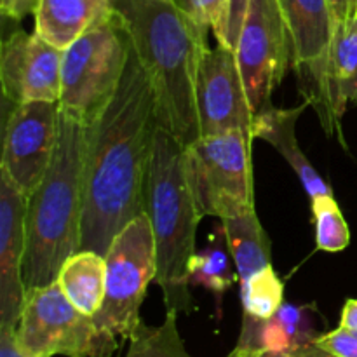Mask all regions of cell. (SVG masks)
<instances>
[{"mask_svg": "<svg viewBox=\"0 0 357 357\" xmlns=\"http://www.w3.org/2000/svg\"><path fill=\"white\" fill-rule=\"evenodd\" d=\"M157 128L155 93L131 44L117 93L87 126L80 250L105 257L117 234L145 213Z\"/></svg>", "mask_w": 357, "mask_h": 357, "instance_id": "obj_1", "label": "cell"}, {"mask_svg": "<svg viewBox=\"0 0 357 357\" xmlns=\"http://www.w3.org/2000/svg\"><path fill=\"white\" fill-rule=\"evenodd\" d=\"M135 52L149 73L157 119L185 146L201 138L195 84L208 31L173 0H112Z\"/></svg>", "mask_w": 357, "mask_h": 357, "instance_id": "obj_2", "label": "cell"}, {"mask_svg": "<svg viewBox=\"0 0 357 357\" xmlns=\"http://www.w3.org/2000/svg\"><path fill=\"white\" fill-rule=\"evenodd\" d=\"M87 126L61 110L59 138L51 166L28 197L24 288H44L80 250L84 216V157Z\"/></svg>", "mask_w": 357, "mask_h": 357, "instance_id": "obj_3", "label": "cell"}, {"mask_svg": "<svg viewBox=\"0 0 357 357\" xmlns=\"http://www.w3.org/2000/svg\"><path fill=\"white\" fill-rule=\"evenodd\" d=\"M145 213L155 244V284L162 289L166 309L194 312L188 265L194 258L197 227L204 216L199 209L188 169L187 146L167 129L157 128L146 181Z\"/></svg>", "mask_w": 357, "mask_h": 357, "instance_id": "obj_4", "label": "cell"}, {"mask_svg": "<svg viewBox=\"0 0 357 357\" xmlns=\"http://www.w3.org/2000/svg\"><path fill=\"white\" fill-rule=\"evenodd\" d=\"M131 38L112 13L63 49L59 107L89 126L103 114L121 86Z\"/></svg>", "mask_w": 357, "mask_h": 357, "instance_id": "obj_5", "label": "cell"}, {"mask_svg": "<svg viewBox=\"0 0 357 357\" xmlns=\"http://www.w3.org/2000/svg\"><path fill=\"white\" fill-rule=\"evenodd\" d=\"M16 335L30 357H110L117 351V337L80 312L58 282L26 289Z\"/></svg>", "mask_w": 357, "mask_h": 357, "instance_id": "obj_6", "label": "cell"}, {"mask_svg": "<svg viewBox=\"0 0 357 357\" xmlns=\"http://www.w3.org/2000/svg\"><path fill=\"white\" fill-rule=\"evenodd\" d=\"M105 260V298L94 321L107 333L129 340L142 323L139 309L146 288L157 275L155 244L146 213L117 234Z\"/></svg>", "mask_w": 357, "mask_h": 357, "instance_id": "obj_7", "label": "cell"}, {"mask_svg": "<svg viewBox=\"0 0 357 357\" xmlns=\"http://www.w3.org/2000/svg\"><path fill=\"white\" fill-rule=\"evenodd\" d=\"M253 138L243 131L201 136L187 146L192 187L202 216L222 220L255 206Z\"/></svg>", "mask_w": 357, "mask_h": 357, "instance_id": "obj_8", "label": "cell"}, {"mask_svg": "<svg viewBox=\"0 0 357 357\" xmlns=\"http://www.w3.org/2000/svg\"><path fill=\"white\" fill-rule=\"evenodd\" d=\"M293 44V70L303 101L316 110L328 136H340L330 103V51L335 33L331 0H279Z\"/></svg>", "mask_w": 357, "mask_h": 357, "instance_id": "obj_9", "label": "cell"}, {"mask_svg": "<svg viewBox=\"0 0 357 357\" xmlns=\"http://www.w3.org/2000/svg\"><path fill=\"white\" fill-rule=\"evenodd\" d=\"M236 58L251 110L271 108L272 94L293 65L291 35L279 0H251Z\"/></svg>", "mask_w": 357, "mask_h": 357, "instance_id": "obj_10", "label": "cell"}, {"mask_svg": "<svg viewBox=\"0 0 357 357\" xmlns=\"http://www.w3.org/2000/svg\"><path fill=\"white\" fill-rule=\"evenodd\" d=\"M59 101L14 105L3 129L0 174L30 197L44 180L59 138Z\"/></svg>", "mask_w": 357, "mask_h": 357, "instance_id": "obj_11", "label": "cell"}, {"mask_svg": "<svg viewBox=\"0 0 357 357\" xmlns=\"http://www.w3.org/2000/svg\"><path fill=\"white\" fill-rule=\"evenodd\" d=\"M201 136L243 131L253 138L255 112L248 101L236 51L216 42L201 58L195 84ZM255 139V138H253Z\"/></svg>", "mask_w": 357, "mask_h": 357, "instance_id": "obj_12", "label": "cell"}, {"mask_svg": "<svg viewBox=\"0 0 357 357\" xmlns=\"http://www.w3.org/2000/svg\"><path fill=\"white\" fill-rule=\"evenodd\" d=\"M63 49L37 31H13L2 42L0 80L6 100L13 105L28 101H59Z\"/></svg>", "mask_w": 357, "mask_h": 357, "instance_id": "obj_13", "label": "cell"}, {"mask_svg": "<svg viewBox=\"0 0 357 357\" xmlns=\"http://www.w3.org/2000/svg\"><path fill=\"white\" fill-rule=\"evenodd\" d=\"M28 197L0 174V326H14L24 303Z\"/></svg>", "mask_w": 357, "mask_h": 357, "instance_id": "obj_14", "label": "cell"}, {"mask_svg": "<svg viewBox=\"0 0 357 357\" xmlns=\"http://www.w3.org/2000/svg\"><path fill=\"white\" fill-rule=\"evenodd\" d=\"M312 312L314 307L310 305L284 302L267 321L244 317L237 345L255 349L261 354H282L314 344L321 333L316 330Z\"/></svg>", "mask_w": 357, "mask_h": 357, "instance_id": "obj_15", "label": "cell"}, {"mask_svg": "<svg viewBox=\"0 0 357 357\" xmlns=\"http://www.w3.org/2000/svg\"><path fill=\"white\" fill-rule=\"evenodd\" d=\"M307 107H310V105L303 101L302 105L295 108L271 107L267 110L258 112L253 122V138L264 139L268 145L274 146L275 152L295 171L309 197L316 199L319 195L331 194V190L324 183L321 174L314 169L310 160L300 149L298 139H296V121L305 112Z\"/></svg>", "mask_w": 357, "mask_h": 357, "instance_id": "obj_16", "label": "cell"}, {"mask_svg": "<svg viewBox=\"0 0 357 357\" xmlns=\"http://www.w3.org/2000/svg\"><path fill=\"white\" fill-rule=\"evenodd\" d=\"M112 13V0H42L35 14V31L59 49Z\"/></svg>", "mask_w": 357, "mask_h": 357, "instance_id": "obj_17", "label": "cell"}, {"mask_svg": "<svg viewBox=\"0 0 357 357\" xmlns=\"http://www.w3.org/2000/svg\"><path fill=\"white\" fill-rule=\"evenodd\" d=\"M328 79L331 110L340 124L349 103H357V6L335 23Z\"/></svg>", "mask_w": 357, "mask_h": 357, "instance_id": "obj_18", "label": "cell"}, {"mask_svg": "<svg viewBox=\"0 0 357 357\" xmlns=\"http://www.w3.org/2000/svg\"><path fill=\"white\" fill-rule=\"evenodd\" d=\"M222 223L239 282L272 265L271 239L258 220L255 206L237 209L222 218Z\"/></svg>", "mask_w": 357, "mask_h": 357, "instance_id": "obj_19", "label": "cell"}, {"mask_svg": "<svg viewBox=\"0 0 357 357\" xmlns=\"http://www.w3.org/2000/svg\"><path fill=\"white\" fill-rule=\"evenodd\" d=\"M56 282L80 312L94 317L103 305L107 260L96 251L79 250L61 265Z\"/></svg>", "mask_w": 357, "mask_h": 357, "instance_id": "obj_20", "label": "cell"}, {"mask_svg": "<svg viewBox=\"0 0 357 357\" xmlns=\"http://www.w3.org/2000/svg\"><path fill=\"white\" fill-rule=\"evenodd\" d=\"M126 357H192L178 331V312L166 309V319L159 326L142 321L132 337Z\"/></svg>", "mask_w": 357, "mask_h": 357, "instance_id": "obj_21", "label": "cell"}, {"mask_svg": "<svg viewBox=\"0 0 357 357\" xmlns=\"http://www.w3.org/2000/svg\"><path fill=\"white\" fill-rule=\"evenodd\" d=\"M239 284L244 317L248 319H271L284 303V284L272 265L261 268Z\"/></svg>", "mask_w": 357, "mask_h": 357, "instance_id": "obj_22", "label": "cell"}, {"mask_svg": "<svg viewBox=\"0 0 357 357\" xmlns=\"http://www.w3.org/2000/svg\"><path fill=\"white\" fill-rule=\"evenodd\" d=\"M236 281L230 257L218 246H208L197 251L188 265L190 286H201L222 298Z\"/></svg>", "mask_w": 357, "mask_h": 357, "instance_id": "obj_23", "label": "cell"}, {"mask_svg": "<svg viewBox=\"0 0 357 357\" xmlns=\"http://www.w3.org/2000/svg\"><path fill=\"white\" fill-rule=\"evenodd\" d=\"M317 250L340 253L351 244V230L331 194L310 199Z\"/></svg>", "mask_w": 357, "mask_h": 357, "instance_id": "obj_24", "label": "cell"}, {"mask_svg": "<svg viewBox=\"0 0 357 357\" xmlns=\"http://www.w3.org/2000/svg\"><path fill=\"white\" fill-rule=\"evenodd\" d=\"M202 30L213 31L216 42L223 44L229 0H173Z\"/></svg>", "mask_w": 357, "mask_h": 357, "instance_id": "obj_25", "label": "cell"}, {"mask_svg": "<svg viewBox=\"0 0 357 357\" xmlns=\"http://www.w3.org/2000/svg\"><path fill=\"white\" fill-rule=\"evenodd\" d=\"M317 347L337 357H357V331L338 326L337 330L321 333L314 342Z\"/></svg>", "mask_w": 357, "mask_h": 357, "instance_id": "obj_26", "label": "cell"}, {"mask_svg": "<svg viewBox=\"0 0 357 357\" xmlns=\"http://www.w3.org/2000/svg\"><path fill=\"white\" fill-rule=\"evenodd\" d=\"M251 0H229V13H227L225 35H223V45H229L236 51L237 40H239L241 28H243L244 17H246L248 7Z\"/></svg>", "mask_w": 357, "mask_h": 357, "instance_id": "obj_27", "label": "cell"}, {"mask_svg": "<svg viewBox=\"0 0 357 357\" xmlns=\"http://www.w3.org/2000/svg\"><path fill=\"white\" fill-rule=\"evenodd\" d=\"M42 0H2L0 2V10L6 17L14 21H20L30 14H37L38 6Z\"/></svg>", "mask_w": 357, "mask_h": 357, "instance_id": "obj_28", "label": "cell"}, {"mask_svg": "<svg viewBox=\"0 0 357 357\" xmlns=\"http://www.w3.org/2000/svg\"><path fill=\"white\" fill-rule=\"evenodd\" d=\"M16 330L14 326H0V357H30L20 347Z\"/></svg>", "mask_w": 357, "mask_h": 357, "instance_id": "obj_29", "label": "cell"}, {"mask_svg": "<svg viewBox=\"0 0 357 357\" xmlns=\"http://www.w3.org/2000/svg\"><path fill=\"white\" fill-rule=\"evenodd\" d=\"M264 357H337L324 349L317 347L316 344H309L305 347H300L291 352H282V354H264Z\"/></svg>", "mask_w": 357, "mask_h": 357, "instance_id": "obj_30", "label": "cell"}, {"mask_svg": "<svg viewBox=\"0 0 357 357\" xmlns=\"http://www.w3.org/2000/svg\"><path fill=\"white\" fill-rule=\"evenodd\" d=\"M340 326L357 331V300L356 298H351L345 302L344 309H342Z\"/></svg>", "mask_w": 357, "mask_h": 357, "instance_id": "obj_31", "label": "cell"}, {"mask_svg": "<svg viewBox=\"0 0 357 357\" xmlns=\"http://www.w3.org/2000/svg\"><path fill=\"white\" fill-rule=\"evenodd\" d=\"M331 7H333L335 23L344 20L349 13V2L347 0H331Z\"/></svg>", "mask_w": 357, "mask_h": 357, "instance_id": "obj_32", "label": "cell"}, {"mask_svg": "<svg viewBox=\"0 0 357 357\" xmlns=\"http://www.w3.org/2000/svg\"><path fill=\"white\" fill-rule=\"evenodd\" d=\"M229 357H264V354L255 349H248V347H241V345H236L232 352H230Z\"/></svg>", "mask_w": 357, "mask_h": 357, "instance_id": "obj_33", "label": "cell"}, {"mask_svg": "<svg viewBox=\"0 0 357 357\" xmlns=\"http://www.w3.org/2000/svg\"><path fill=\"white\" fill-rule=\"evenodd\" d=\"M347 2H349V10H351L352 7L357 6V0H347Z\"/></svg>", "mask_w": 357, "mask_h": 357, "instance_id": "obj_34", "label": "cell"}]
</instances>
